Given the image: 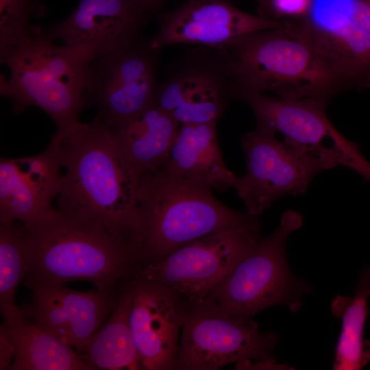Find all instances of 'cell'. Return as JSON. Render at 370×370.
<instances>
[{"label": "cell", "instance_id": "cell-1", "mask_svg": "<svg viewBox=\"0 0 370 370\" xmlns=\"http://www.w3.org/2000/svg\"><path fill=\"white\" fill-rule=\"evenodd\" d=\"M54 135L64 168L56 208L100 225L140 261L136 200L142 178L97 117Z\"/></svg>", "mask_w": 370, "mask_h": 370}, {"label": "cell", "instance_id": "cell-2", "mask_svg": "<svg viewBox=\"0 0 370 370\" xmlns=\"http://www.w3.org/2000/svg\"><path fill=\"white\" fill-rule=\"evenodd\" d=\"M233 99L272 92L328 103L349 89L315 48L303 18L219 47Z\"/></svg>", "mask_w": 370, "mask_h": 370}, {"label": "cell", "instance_id": "cell-3", "mask_svg": "<svg viewBox=\"0 0 370 370\" xmlns=\"http://www.w3.org/2000/svg\"><path fill=\"white\" fill-rule=\"evenodd\" d=\"M23 235L29 267L25 283L85 280L100 291H117L141 265L104 227L56 208L23 225Z\"/></svg>", "mask_w": 370, "mask_h": 370}, {"label": "cell", "instance_id": "cell-4", "mask_svg": "<svg viewBox=\"0 0 370 370\" xmlns=\"http://www.w3.org/2000/svg\"><path fill=\"white\" fill-rule=\"evenodd\" d=\"M95 58L84 47L59 46L38 25L17 43L0 49L1 63L10 71L0 78L1 95L15 112L29 106L42 110L63 131L78 121L85 107L89 68Z\"/></svg>", "mask_w": 370, "mask_h": 370}, {"label": "cell", "instance_id": "cell-5", "mask_svg": "<svg viewBox=\"0 0 370 370\" xmlns=\"http://www.w3.org/2000/svg\"><path fill=\"white\" fill-rule=\"evenodd\" d=\"M136 210L142 265L201 237L258 217L228 208L211 188L162 166L142 177Z\"/></svg>", "mask_w": 370, "mask_h": 370}, {"label": "cell", "instance_id": "cell-6", "mask_svg": "<svg viewBox=\"0 0 370 370\" xmlns=\"http://www.w3.org/2000/svg\"><path fill=\"white\" fill-rule=\"evenodd\" d=\"M302 223L301 214L295 210L282 214L279 225L261 236L209 294L221 310L241 322L252 321L273 306L285 305L292 312L300 310L312 288L291 273L285 247L288 236Z\"/></svg>", "mask_w": 370, "mask_h": 370}, {"label": "cell", "instance_id": "cell-7", "mask_svg": "<svg viewBox=\"0 0 370 370\" xmlns=\"http://www.w3.org/2000/svg\"><path fill=\"white\" fill-rule=\"evenodd\" d=\"M186 301L177 370H218L247 360L276 361L279 336L262 332L253 320L241 322L207 297Z\"/></svg>", "mask_w": 370, "mask_h": 370}, {"label": "cell", "instance_id": "cell-8", "mask_svg": "<svg viewBox=\"0 0 370 370\" xmlns=\"http://www.w3.org/2000/svg\"><path fill=\"white\" fill-rule=\"evenodd\" d=\"M275 134L256 127L241 138L246 173L236 190L246 212L254 217L283 196L304 194L317 174L338 166L312 150L278 140Z\"/></svg>", "mask_w": 370, "mask_h": 370}, {"label": "cell", "instance_id": "cell-9", "mask_svg": "<svg viewBox=\"0 0 370 370\" xmlns=\"http://www.w3.org/2000/svg\"><path fill=\"white\" fill-rule=\"evenodd\" d=\"M260 228L257 217L221 230L141 265L136 273L166 286L184 300L203 299L256 245Z\"/></svg>", "mask_w": 370, "mask_h": 370}, {"label": "cell", "instance_id": "cell-10", "mask_svg": "<svg viewBox=\"0 0 370 370\" xmlns=\"http://www.w3.org/2000/svg\"><path fill=\"white\" fill-rule=\"evenodd\" d=\"M158 51L151 40L139 36L91 62L87 99L105 127L128 120L153 103Z\"/></svg>", "mask_w": 370, "mask_h": 370}, {"label": "cell", "instance_id": "cell-11", "mask_svg": "<svg viewBox=\"0 0 370 370\" xmlns=\"http://www.w3.org/2000/svg\"><path fill=\"white\" fill-rule=\"evenodd\" d=\"M233 99L219 47L186 49L157 85L153 103L180 124L217 123Z\"/></svg>", "mask_w": 370, "mask_h": 370}, {"label": "cell", "instance_id": "cell-12", "mask_svg": "<svg viewBox=\"0 0 370 370\" xmlns=\"http://www.w3.org/2000/svg\"><path fill=\"white\" fill-rule=\"evenodd\" d=\"M129 281L130 325L142 369H177L185 300L171 288L137 273Z\"/></svg>", "mask_w": 370, "mask_h": 370}, {"label": "cell", "instance_id": "cell-13", "mask_svg": "<svg viewBox=\"0 0 370 370\" xmlns=\"http://www.w3.org/2000/svg\"><path fill=\"white\" fill-rule=\"evenodd\" d=\"M25 284L32 298L19 307L21 312L82 356L114 309L120 291H78L65 285Z\"/></svg>", "mask_w": 370, "mask_h": 370}, {"label": "cell", "instance_id": "cell-14", "mask_svg": "<svg viewBox=\"0 0 370 370\" xmlns=\"http://www.w3.org/2000/svg\"><path fill=\"white\" fill-rule=\"evenodd\" d=\"M284 21L247 13L227 0H185L159 15V30L151 40L159 50L173 45L219 47Z\"/></svg>", "mask_w": 370, "mask_h": 370}, {"label": "cell", "instance_id": "cell-15", "mask_svg": "<svg viewBox=\"0 0 370 370\" xmlns=\"http://www.w3.org/2000/svg\"><path fill=\"white\" fill-rule=\"evenodd\" d=\"M252 110L256 127L280 132L284 140L312 150L339 164L349 162L359 146L343 148L352 142L343 136L325 114L327 102L313 99H286L265 94L249 95L241 99Z\"/></svg>", "mask_w": 370, "mask_h": 370}, {"label": "cell", "instance_id": "cell-16", "mask_svg": "<svg viewBox=\"0 0 370 370\" xmlns=\"http://www.w3.org/2000/svg\"><path fill=\"white\" fill-rule=\"evenodd\" d=\"M62 162L55 135L34 156L0 158V223L32 224L50 208L62 186Z\"/></svg>", "mask_w": 370, "mask_h": 370}, {"label": "cell", "instance_id": "cell-17", "mask_svg": "<svg viewBox=\"0 0 370 370\" xmlns=\"http://www.w3.org/2000/svg\"><path fill=\"white\" fill-rule=\"evenodd\" d=\"M150 17L133 0H81L67 18L43 32L53 40L88 49L96 59L140 36Z\"/></svg>", "mask_w": 370, "mask_h": 370}, {"label": "cell", "instance_id": "cell-18", "mask_svg": "<svg viewBox=\"0 0 370 370\" xmlns=\"http://www.w3.org/2000/svg\"><path fill=\"white\" fill-rule=\"evenodd\" d=\"M350 0H312L302 17L317 51L348 88L370 87V35L349 15Z\"/></svg>", "mask_w": 370, "mask_h": 370}, {"label": "cell", "instance_id": "cell-19", "mask_svg": "<svg viewBox=\"0 0 370 370\" xmlns=\"http://www.w3.org/2000/svg\"><path fill=\"white\" fill-rule=\"evenodd\" d=\"M180 124L154 103L135 116L106 128L119 152L142 178L166 162Z\"/></svg>", "mask_w": 370, "mask_h": 370}, {"label": "cell", "instance_id": "cell-20", "mask_svg": "<svg viewBox=\"0 0 370 370\" xmlns=\"http://www.w3.org/2000/svg\"><path fill=\"white\" fill-rule=\"evenodd\" d=\"M216 125L217 123L180 125L169 156L162 167L211 189H236L238 178L224 163Z\"/></svg>", "mask_w": 370, "mask_h": 370}, {"label": "cell", "instance_id": "cell-21", "mask_svg": "<svg viewBox=\"0 0 370 370\" xmlns=\"http://www.w3.org/2000/svg\"><path fill=\"white\" fill-rule=\"evenodd\" d=\"M1 325L15 353L10 370H93L71 346L25 316L14 304L0 306Z\"/></svg>", "mask_w": 370, "mask_h": 370}, {"label": "cell", "instance_id": "cell-22", "mask_svg": "<svg viewBox=\"0 0 370 370\" xmlns=\"http://www.w3.org/2000/svg\"><path fill=\"white\" fill-rule=\"evenodd\" d=\"M129 279L121 284L114 309L82 355L92 369H142L130 325L132 290Z\"/></svg>", "mask_w": 370, "mask_h": 370}, {"label": "cell", "instance_id": "cell-23", "mask_svg": "<svg viewBox=\"0 0 370 370\" xmlns=\"http://www.w3.org/2000/svg\"><path fill=\"white\" fill-rule=\"evenodd\" d=\"M353 296L336 295L331 301L332 313L341 320V330L335 347L334 370H359L369 362L363 331L368 316L370 265L359 274Z\"/></svg>", "mask_w": 370, "mask_h": 370}, {"label": "cell", "instance_id": "cell-24", "mask_svg": "<svg viewBox=\"0 0 370 370\" xmlns=\"http://www.w3.org/2000/svg\"><path fill=\"white\" fill-rule=\"evenodd\" d=\"M23 225L12 221L0 225V306L14 304L17 286L28 273Z\"/></svg>", "mask_w": 370, "mask_h": 370}, {"label": "cell", "instance_id": "cell-25", "mask_svg": "<svg viewBox=\"0 0 370 370\" xmlns=\"http://www.w3.org/2000/svg\"><path fill=\"white\" fill-rule=\"evenodd\" d=\"M45 13L42 0H0V49L24 38L29 32V21Z\"/></svg>", "mask_w": 370, "mask_h": 370}, {"label": "cell", "instance_id": "cell-26", "mask_svg": "<svg viewBox=\"0 0 370 370\" xmlns=\"http://www.w3.org/2000/svg\"><path fill=\"white\" fill-rule=\"evenodd\" d=\"M312 0H269L267 7L278 16H285L297 18L304 17L309 12Z\"/></svg>", "mask_w": 370, "mask_h": 370}, {"label": "cell", "instance_id": "cell-27", "mask_svg": "<svg viewBox=\"0 0 370 370\" xmlns=\"http://www.w3.org/2000/svg\"><path fill=\"white\" fill-rule=\"evenodd\" d=\"M349 15L354 23L370 35V0H350Z\"/></svg>", "mask_w": 370, "mask_h": 370}, {"label": "cell", "instance_id": "cell-28", "mask_svg": "<svg viewBox=\"0 0 370 370\" xmlns=\"http://www.w3.org/2000/svg\"><path fill=\"white\" fill-rule=\"evenodd\" d=\"M15 353L14 346L2 325L0 326V369L10 367Z\"/></svg>", "mask_w": 370, "mask_h": 370}, {"label": "cell", "instance_id": "cell-29", "mask_svg": "<svg viewBox=\"0 0 370 370\" xmlns=\"http://www.w3.org/2000/svg\"><path fill=\"white\" fill-rule=\"evenodd\" d=\"M291 367L279 364L276 361L247 360L235 364V369L239 370H270L292 369Z\"/></svg>", "mask_w": 370, "mask_h": 370}, {"label": "cell", "instance_id": "cell-30", "mask_svg": "<svg viewBox=\"0 0 370 370\" xmlns=\"http://www.w3.org/2000/svg\"><path fill=\"white\" fill-rule=\"evenodd\" d=\"M144 11L151 16L166 0H133Z\"/></svg>", "mask_w": 370, "mask_h": 370}, {"label": "cell", "instance_id": "cell-31", "mask_svg": "<svg viewBox=\"0 0 370 370\" xmlns=\"http://www.w3.org/2000/svg\"><path fill=\"white\" fill-rule=\"evenodd\" d=\"M259 4L262 11L264 10L267 8V0H255Z\"/></svg>", "mask_w": 370, "mask_h": 370}, {"label": "cell", "instance_id": "cell-32", "mask_svg": "<svg viewBox=\"0 0 370 370\" xmlns=\"http://www.w3.org/2000/svg\"><path fill=\"white\" fill-rule=\"evenodd\" d=\"M367 350L369 356V362H370V344H369V341H367Z\"/></svg>", "mask_w": 370, "mask_h": 370}]
</instances>
